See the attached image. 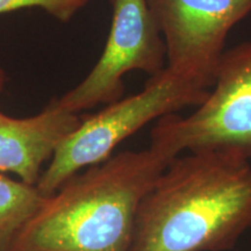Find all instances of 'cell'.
I'll return each instance as SVG.
<instances>
[{
  "label": "cell",
  "instance_id": "1",
  "mask_svg": "<svg viewBox=\"0 0 251 251\" xmlns=\"http://www.w3.org/2000/svg\"><path fill=\"white\" fill-rule=\"evenodd\" d=\"M251 228V162L234 150L175 157L137 209L129 251H229Z\"/></svg>",
  "mask_w": 251,
  "mask_h": 251
},
{
  "label": "cell",
  "instance_id": "2",
  "mask_svg": "<svg viewBox=\"0 0 251 251\" xmlns=\"http://www.w3.org/2000/svg\"><path fill=\"white\" fill-rule=\"evenodd\" d=\"M175 157L151 140L89 166L48 197L9 251H129L140 203Z\"/></svg>",
  "mask_w": 251,
  "mask_h": 251
},
{
  "label": "cell",
  "instance_id": "3",
  "mask_svg": "<svg viewBox=\"0 0 251 251\" xmlns=\"http://www.w3.org/2000/svg\"><path fill=\"white\" fill-rule=\"evenodd\" d=\"M208 93V87L199 81L165 68L150 77L142 91L83 119L55 151L37 181V190L46 197L52 196L81 169L106 161L119 144L149 122L197 107Z\"/></svg>",
  "mask_w": 251,
  "mask_h": 251
},
{
  "label": "cell",
  "instance_id": "4",
  "mask_svg": "<svg viewBox=\"0 0 251 251\" xmlns=\"http://www.w3.org/2000/svg\"><path fill=\"white\" fill-rule=\"evenodd\" d=\"M151 140L176 156L234 150L251 162V41L226 50L207 98L186 117L158 119Z\"/></svg>",
  "mask_w": 251,
  "mask_h": 251
},
{
  "label": "cell",
  "instance_id": "5",
  "mask_svg": "<svg viewBox=\"0 0 251 251\" xmlns=\"http://www.w3.org/2000/svg\"><path fill=\"white\" fill-rule=\"evenodd\" d=\"M112 25L96 65L76 87L56 101L78 113L122 98L124 78L131 71L150 77L166 68V49L147 0H111Z\"/></svg>",
  "mask_w": 251,
  "mask_h": 251
},
{
  "label": "cell",
  "instance_id": "6",
  "mask_svg": "<svg viewBox=\"0 0 251 251\" xmlns=\"http://www.w3.org/2000/svg\"><path fill=\"white\" fill-rule=\"evenodd\" d=\"M166 49V68L211 90L231 29L251 0H147Z\"/></svg>",
  "mask_w": 251,
  "mask_h": 251
},
{
  "label": "cell",
  "instance_id": "7",
  "mask_svg": "<svg viewBox=\"0 0 251 251\" xmlns=\"http://www.w3.org/2000/svg\"><path fill=\"white\" fill-rule=\"evenodd\" d=\"M81 120L56 99L30 118H12L0 112V171L13 172L24 183L36 185L41 166Z\"/></svg>",
  "mask_w": 251,
  "mask_h": 251
},
{
  "label": "cell",
  "instance_id": "8",
  "mask_svg": "<svg viewBox=\"0 0 251 251\" xmlns=\"http://www.w3.org/2000/svg\"><path fill=\"white\" fill-rule=\"evenodd\" d=\"M47 199L36 185L15 181L0 174V251H9L21 229Z\"/></svg>",
  "mask_w": 251,
  "mask_h": 251
},
{
  "label": "cell",
  "instance_id": "9",
  "mask_svg": "<svg viewBox=\"0 0 251 251\" xmlns=\"http://www.w3.org/2000/svg\"><path fill=\"white\" fill-rule=\"evenodd\" d=\"M91 0H0V14L25 8H41L62 23L70 21Z\"/></svg>",
  "mask_w": 251,
  "mask_h": 251
},
{
  "label": "cell",
  "instance_id": "10",
  "mask_svg": "<svg viewBox=\"0 0 251 251\" xmlns=\"http://www.w3.org/2000/svg\"><path fill=\"white\" fill-rule=\"evenodd\" d=\"M5 83H6V75H5L4 70L0 68V96H1L2 91H4Z\"/></svg>",
  "mask_w": 251,
  "mask_h": 251
}]
</instances>
